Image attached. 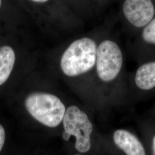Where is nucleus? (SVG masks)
Wrapping results in <instances>:
<instances>
[{
    "label": "nucleus",
    "instance_id": "nucleus-1",
    "mask_svg": "<svg viewBox=\"0 0 155 155\" xmlns=\"http://www.w3.org/2000/svg\"><path fill=\"white\" fill-rule=\"evenodd\" d=\"M95 70L98 78L105 83H122L127 71L125 55L116 39H104L97 45Z\"/></svg>",
    "mask_w": 155,
    "mask_h": 155
},
{
    "label": "nucleus",
    "instance_id": "nucleus-2",
    "mask_svg": "<svg viewBox=\"0 0 155 155\" xmlns=\"http://www.w3.org/2000/svg\"><path fill=\"white\" fill-rule=\"evenodd\" d=\"M98 43L94 39L84 37L72 43L62 56L61 70L68 77L88 74L95 68Z\"/></svg>",
    "mask_w": 155,
    "mask_h": 155
},
{
    "label": "nucleus",
    "instance_id": "nucleus-3",
    "mask_svg": "<svg viewBox=\"0 0 155 155\" xmlns=\"http://www.w3.org/2000/svg\"><path fill=\"white\" fill-rule=\"evenodd\" d=\"M25 106L31 116L46 127H55L62 122L66 107L55 95L35 92L25 100Z\"/></svg>",
    "mask_w": 155,
    "mask_h": 155
},
{
    "label": "nucleus",
    "instance_id": "nucleus-4",
    "mask_svg": "<svg viewBox=\"0 0 155 155\" xmlns=\"http://www.w3.org/2000/svg\"><path fill=\"white\" fill-rule=\"evenodd\" d=\"M155 17V0H121L120 18L123 31L133 38Z\"/></svg>",
    "mask_w": 155,
    "mask_h": 155
},
{
    "label": "nucleus",
    "instance_id": "nucleus-5",
    "mask_svg": "<svg viewBox=\"0 0 155 155\" xmlns=\"http://www.w3.org/2000/svg\"><path fill=\"white\" fill-rule=\"evenodd\" d=\"M64 132L76 139L75 147L80 153H86L91 148L92 123L87 114L77 106L68 107L63 119Z\"/></svg>",
    "mask_w": 155,
    "mask_h": 155
},
{
    "label": "nucleus",
    "instance_id": "nucleus-6",
    "mask_svg": "<svg viewBox=\"0 0 155 155\" xmlns=\"http://www.w3.org/2000/svg\"><path fill=\"white\" fill-rule=\"evenodd\" d=\"M128 49L130 55L137 64L155 60V17L132 38Z\"/></svg>",
    "mask_w": 155,
    "mask_h": 155
},
{
    "label": "nucleus",
    "instance_id": "nucleus-7",
    "mask_svg": "<svg viewBox=\"0 0 155 155\" xmlns=\"http://www.w3.org/2000/svg\"><path fill=\"white\" fill-rule=\"evenodd\" d=\"M133 87L141 92L155 90V60L144 61L129 76Z\"/></svg>",
    "mask_w": 155,
    "mask_h": 155
},
{
    "label": "nucleus",
    "instance_id": "nucleus-8",
    "mask_svg": "<svg viewBox=\"0 0 155 155\" xmlns=\"http://www.w3.org/2000/svg\"><path fill=\"white\" fill-rule=\"evenodd\" d=\"M117 147L127 155H146L144 146L133 134L125 129H118L113 133Z\"/></svg>",
    "mask_w": 155,
    "mask_h": 155
},
{
    "label": "nucleus",
    "instance_id": "nucleus-9",
    "mask_svg": "<svg viewBox=\"0 0 155 155\" xmlns=\"http://www.w3.org/2000/svg\"><path fill=\"white\" fill-rule=\"evenodd\" d=\"M14 50L8 45L0 47V86L9 77L15 63Z\"/></svg>",
    "mask_w": 155,
    "mask_h": 155
},
{
    "label": "nucleus",
    "instance_id": "nucleus-10",
    "mask_svg": "<svg viewBox=\"0 0 155 155\" xmlns=\"http://www.w3.org/2000/svg\"><path fill=\"white\" fill-rule=\"evenodd\" d=\"M6 133L4 127L0 124V152L2 150L5 142Z\"/></svg>",
    "mask_w": 155,
    "mask_h": 155
},
{
    "label": "nucleus",
    "instance_id": "nucleus-11",
    "mask_svg": "<svg viewBox=\"0 0 155 155\" xmlns=\"http://www.w3.org/2000/svg\"><path fill=\"white\" fill-rule=\"evenodd\" d=\"M70 137H71V136L69 134L66 133V132H64V131L62 133V138H63L64 140H65L66 141H69Z\"/></svg>",
    "mask_w": 155,
    "mask_h": 155
},
{
    "label": "nucleus",
    "instance_id": "nucleus-12",
    "mask_svg": "<svg viewBox=\"0 0 155 155\" xmlns=\"http://www.w3.org/2000/svg\"><path fill=\"white\" fill-rule=\"evenodd\" d=\"M152 151L153 155H155V136L152 140Z\"/></svg>",
    "mask_w": 155,
    "mask_h": 155
},
{
    "label": "nucleus",
    "instance_id": "nucleus-13",
    "mask_svg": "<svg viewBox=\"0 0 155 155\" xmlns=\"http://www.w3.org/2000/svg\"><path fill=\"white\" fill-rule=\"evenodd\" d=\"M31 1H33L36 2H45L48 0H31Z\"/></svg>",
    "mask_w": 155,
    "mask_h": 155
},
{
    "label": "nucleus",
    "instance_id": "nucleus-14",
    "mask_svg": "<svg viewBox=\"0 0 155 155\" xmlns=\"http://www.w3.org/2000/svg\"><path fill=\"white\" fill-rule=\"evenodd\" d=\"M1 0H0V7H1Z\"/></svg>",
    "mask_w": 155,
    "mask_h": 155
},
{
    "label": "nucleus",
    "instance_id": "nucleus-15",
    "mask_svg": "<svg viewBox=\"0 0 155 155\" xmlns=\"http://www.w3.org/2000/svg\"></svg>",
    "mask_w": 155,
    "mask_h": 155
}]
</instances>
